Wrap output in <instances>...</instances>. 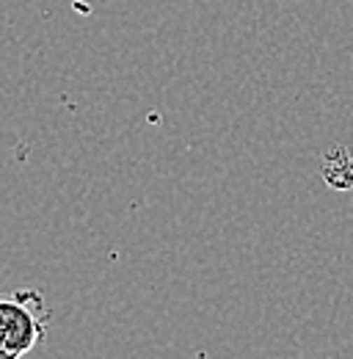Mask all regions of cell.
I'll list each match as a JSON object with an SVG mask.
<instances>
[{
  "label": "cell",
  "mask_w": 353,
  "mask_h": 359,
  "mask_svg": "<svg viewBox=\"0 0 353 359\" xmlns=\"http://www.w3.org/2000/svg\"><path fill=\"white\" fill-rule=\"evenodd\" d=\"M50 310L42 293L36 290H17L0 296V348L11 354L34 351L47 334Z\"/></svg>",
  "instance_id": "6da1fadb"
},
{
  "label": "cell",
  "mask_w": 353,
  "mask_h": 359,
  "mask_svg": "<svg viewBox=\"0 0 353 359\" xmlns=\"http://www.w3.org/2000/svg\"><path fill=\"white\" fill-rule=\"evenodd\" d=\"M320 177L328 182L334 191H351L353 188V149L345 144H334L323 155Z\"/></svg>",
  "instance_id": "7a4b0ae2"
},
{
  "label": "cell",
  "mask_w": 353,
  "mask_h": 359,
  "mask_svg": "<svg viewBox=\"0 0 353 359\" xmlns=\"http://www.w3.org/2000/svg\"><path fill=\"white\" fill-rule=\"evenodd\" d=\"M0 359H20V354H11V351H6V348H0Z\"/></svg>",
  "instance_id": "3957f363"
}]
</instances>
